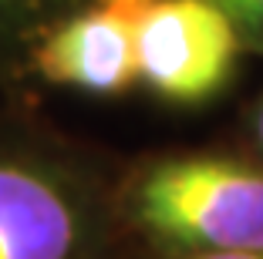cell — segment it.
Segmentation results:
<instances>
[{"instance_id":"7","label":"cell","mask_w":263,"mask_h":259,"mask_svg":"<svg viewBox=\"0 0 263 259\" xmlns=\"http://www.w3.org/2000/svg\"><path fill=\"white\" fill-rule=\"evenodd\" d=\"M196 259H263V249H256V252H219V256H196Z\"/></svg>"},{"instance_id":"4","label":"cell","mask_w":263,"mask_h":259,"mask_svg":"<svg viewBox=\"0 0 263 259\" xmlns=\"http://www.w3.org/2000/svg\"><path fill=\"white\" fill-rule=\"evenodd\" d=\"M139 17L98 4L71 10L31 47V64L44 81L91 94H118L139 84L135 51Z\"/></svg>"},{"instance_id":"6","label":"cell","mask_w":263,"mask_h":259,"mask_svg":"<svg viewBox=\"0 0 263 259\" xmlns=\"http://www.w3.org/2000/svg\"><path fill=\"white\" fill-rule=\"evenodd\" d=\"M233 21L240 37L263 44V0H209Z\"/></svg>"},{"instance_id":"5","label":"cell","mask_w":263,"mask_h":259,"mask_svg":"<svg viewBox=\"0 0 263 259\" xmlns=\"http://www.w3.org/2000/svg\"><path fill=\"white\" fill-rule=\"evenodd\" d=\"M78 0H0V61L31 47L74 10Z\"/></svg>"},{"instance_id":"1","label":"cell","mask_w":263,"mask_h":259,"mask_svg":"<svg viewBox=\"0 0 263 259\" xmlns=\"http://www.w3.org/2000/svg\"><path fill=\"white\" fill-rule=\"evenodd\" d=\"M132 215L155 243L193 256L263 249V172L230 158L159 162L132 189Z\"/></svg>"},{"instance_id":"2","label":"cell","mask_w":263,"mask_h":259,"mask_svg":"<svg viewBox=\"0 0 263 259\" xmlns=\"http://www.w3.org/2000/svg\"><path fill=\"white\" fill-rule=\"evenodd\" d=\"M240 31L209 0H155L139 17V84L176 105H199L226 88Z\"/></svg>"},{"instance_id":"8","label":"cell","mask_w":263,"mask_h":259,"mask_svg":"<svg viewBox=\"0 0 263 259\" xmlns=\"http://www.w3.org/2000/svg\"><path fill=\"white\" fill-rule=\"evenodd\" d=\"M256 138H260V148H263V105H260V114H256Z\"/></svg>"},{"instance_id":"3","label":"cell","mask_w":263,"mask_h":259,"mask_svg":"<svg viewBox=\"0 0 263 259\" xmlns=\"http://www.w3.org/2000/svg\"><path fill=\"white\" fill-rule=\"evenodd\" d=\"M88 229V192L61 162L0 145V259H81Z\"/></svg>"}]
</instances>
